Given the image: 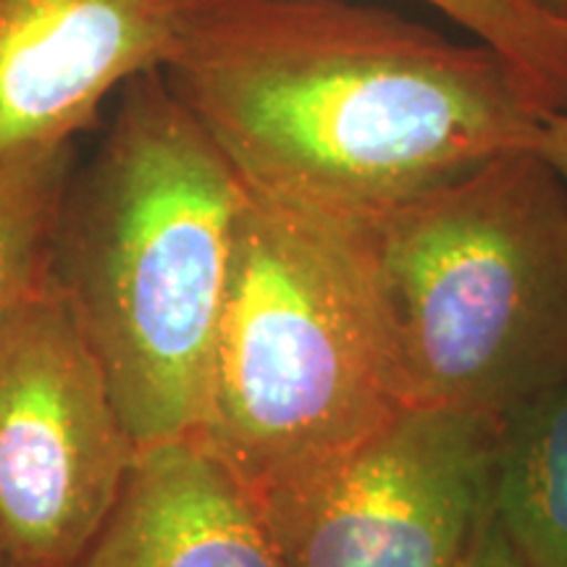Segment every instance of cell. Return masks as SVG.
I'll use <instances>...</instances> for the list:
<instances>
[{
  "label": "cell",
  "mask_w": 567,
  "mask_h": 567,
  "mask_svg": "<svg viewBox=\"0 0 567 567\" xmlns=\"http://www.w3.org/2000/svg\"><path fill=\"white\" fill-rule=\"evenodd\" d=\"M163 76L250 187L358 226L534 147L544 122L484 42L347 0H193Z\"/></svg>",
  "instance_id": "6da1fadb"
},
{
  "label": "cell",
  "mask_w": 567,
  "mask_h": 567,
  "mask_svg": "<svg viewBox=\"0 0 567 567\" xmlns=\"http://www.w3.org/2000/svg\"><path fill=\"white\" fill-rule=\"evenodd\" d=\"M245 179L147 71L74 168L48 284L95 352L137 450L195 436Z\"/></svg>",
  "instance_id": "7a4b0ae2"
},
{
  "label": "cell",
  "mask_w": 567,
  "mask_h": 567,
  "mask_svg": "<svg viewBox=\"0 0 567 567\" xmlns=\"http://www.w3.org/2000/svg\"><path fill=\"white\" fill-rule=\"evenodd\" d=\"M368 226L245 182L195 436L266 499L408 408Z\"/></svg>",
  "instance_id": "3957f363"
},
{
  "label": "cell",
  "mask_w": 567,
  "mask_h": 567,
  "mask_svg": "<svg viewBox=\"0 0 567 567\" xmlns=\"http://www.w3.org/2000/svg\"><path fill=\"white\" fill-rule=\"evenodd\" d=\"M368 234L410 405L499 425L567 379V189L534 147Z\"/></svg>",
  "instance_id": "277c9868"
},
{
  "label": "cell",
  "mask_w": 567,
  "mask_h": 567,
  "mask_svg": "<svg viewBox=\"0 0 567 567\" xmlns=\"http://www.w3.org/2000/svg\"><path fill=\"white\" fill-rule=\"evenodd\" d=\"M137 452L51 284L0 318V547L24 567L74 565Z\"/></svg>",
  "instance_id": "5b68a950"
},
{
  "label": "cell",
  "mask_w": 567,
  "mask_h": 567,
  "mask_svg": "<svg viewBox=\"0 0 567 567\" xmlns=\"http://www.w3.org/2000/svg\"><path fill=\"white\" fill-rule=\"evenodd\" d=\"M496 423L408 405L258 502L284 567H465L492 517Z\"/></svg>",
  "instance_id": "8992f818"
},
{
  "label": "cell",
  "mask_w": 567,
  "mask_h": 567,
  "mask_svg": "<svg viewBox=\"0 0 567 567\" xmlns=\"http://www.w3.org/2000/svg\"><path fill=\"white\" fill-rule=\"evenodd\" d=\"M193 0H0V161L101 124L179 51Z\"/></svg>",
  "instance_id": "52a82bcc"
},
{
  "label": "cell",
  "mask_w": 567,
  "mask_h": 567,
  "mask_svg": "<svg viewBox=\"0 0 567 567\" xmlns=\"http://www.w3.org/2000/svg\"><path fill=\"white\" fill-rule=\"evenodd\" d=\"M71 567H284L255 496L193 436L137 452Z\"/></svg>",
  "instance_id": "ba28073f"
},
{
  "label": "cell",
  "mask_w": 567,
  "mask_h": 567,
  "mask_svg": "<svg viewBox=\"0 0 567 567\" xmlns=\"http://www.w3.org/2000/svg\"><path fill=\"white\" fill-rule=\"evenodd\" d=\"M492 513L526 567H567V379L496 425Z\"/></svg>",
  "instance_id": "9c48e42d"
},
{
  "label": "cell",
  "mask_w": 567,
  "mask_h": 567,
  "mask_svg": "<svg viewBox=\"0 0 567 567\" xmlns=\"http://www.w3.org/2000/svg\"><path fill=\"white\" fill-rule=\"evenodd\" d=\"M74 168V140L0 161V318L48 284L55 224Z\"/></svg>",
  "instance_id": "30bf717a"
},
{
  "label": "cell",
  "mask_w": 567,
  "mask_h": 567,
  "mask_svg": "<svg viewBox=\"0 0 567 567\" xmlns=\"http://www.w3.org/2000/svg\"><path fill=\"white\" fill-rule=\"evenodd\" d=\"M517 71L542 116L567 111V19L538 0H425Z\"/></svg>",
  "instance_id": "8fae6325"
},
{
  "label": "cell",
  "mask_w": 567,
  "mask_h": 567,
  "mask_svg": "<svg viewBox=\"0 0 567 567\" xmlns=\"http://www.w3.org/2000/svg\"><path fill=\"white\" fill-rule=\"evenodd\" d=\"M465 567H526V563L517 557L513 544H509L505 530L496 523L494 513L488 517L486 528L481 530L476 547H473Z\"/></svg>",
  "instance_id": "7c38bea8"
},
{
  "label": "cell",
  "mask_w": 567,
  "mask_h": 567,
  "mask_svg": "<svg viewBox=\"0 0 567 567\" xmlns=\"http://www.w3.org/2000/svg\"><path fill=\"white\" fill-rule=\"evenodd\" d=\"M534 151L559 176L567 189V111L544 116Z\"/></svg>",
  "instance_id": "4fadbf2b"
},
{
  "label": "cell",
  "mask_w": 567,
  "mask_h": 567,
  "mask_svg": "<svg viewBox=\"0 0 567 567\" xmlns=\"http://www.w3.org/2000/svg\"><path fill=\"white\" fill-rule=\"evenodd\" d=\"M538 3H542L547 11L555 13V17L567 19V0H538Z\"/></svg>",
  "instance_id": "5bb4252c"
},
{
  "label": "cell",
  "mask_w": 567,
  "mask_h": 567,
  "mask_svg": "<svg viewBox=\"0 0 567 567\" xmlns=\"http://www.w3.org/2000/svg\"><path fill=\"white\" fill-rule=\"evenodd\" d=\"M0 567H24V565H21L17 557H11L9 551L0 547Z\"/></svg>",
  "instance_id": "9a60e30c"
}]
</instances>
